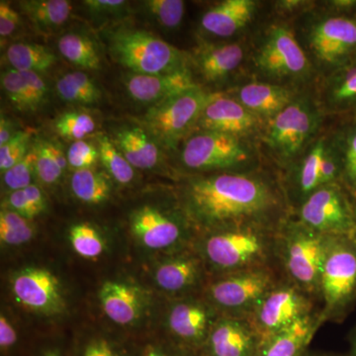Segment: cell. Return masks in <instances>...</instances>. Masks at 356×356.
<instances>
[{
  "mask_svg": "<svg viewBox=\"0 0 356 356\" xmlns=\"http://www.w3.org/2000/svg\"><path fill=\"white\" fill-rule=\"evenodd\" d=\"M184 203L204 233L243 227L277 229L291 215L284 187L254 172L192 178L185 185Z\"/></svg>",
  "mask_w": 356,
  "mask_h": 356,
  "instance_id": "cell-1",
  "label": "cell"
},
{
  "mask_svg": "<svg viewBox=\"0 0 356 356\" xmlns=\"http://www.w3.org/2000/svg\"><path fill=\"white\" fill-rule=\"evenodd\" d=\"M277 231L243 227L208 232L193 248L213 277L259 267L280 268L276 254Z\"/></svg>",
  "mask_w": 356,
  "mask_h": 356,
  "instance_id": "cell-2",
  "label": "cell"
},
{
  "mask_svg": "<svg viewBox=\"0 0 356 356\" xmlns=\"http://www.w3.org/2000/svg\"><path fill=\"white\" fill-rule=\"evenodd\" d=\"M331 236L322 235L291 215L281 225L276 254L283 277L318 301V285Z\"/></svg>",
  "mask_w": 356,
  "mask_h": 356,
  "instance_id": "cell-3",
  "label": "cell"
},
{
  "mask_svg": "<svg viewBox=\"0 0 356 356\" xmlns=\"http://www.w3.org/2000/svg\"><path fill=\"white\" fill-rule=\"evenodd\" d=\"M324 323H341L356 306V241L331 236L318 285Z\"/></svg>",
  "mask_w": 356,
  "mask_h": 356,
  "instance_id": "cell-4",
  "label": "cell"
},
{
  "mask_svg": "<svg viewBox=\"0 0 356 356\" xmlns=\"http://www.w3.org/2000/svg\"><path fill=\"white\" fill-rule=\"evenodd\" d=\"M278 267L248 269L213 277L203 291V297L220 316L250 318L255 307L281 280Z\"/></svg>",
  "mask_w": 356,
  "mask_h": 356,
  "instance_id": "cell-5",
  "label": "cell"
},
{
  "mask_svg": "<svg viewBox=\"0 0 356 356\" xmlns=\"http://www.w3.org/2000/svg\"><path fill=\"white\" fill-rule=\"evenodd\" d=\"M108 46L112 58L133 74H158L187 67L184 51L144 30L112 32Z\"/></svg>",
  "mask_w": 356,
  "mask_h": 356,
  "instance_id": "cell-6",
  "label": "cell"
},
{
  "mask_svg": "<svg viewBox=\"0 0 356 356\" xmlns=\"http://www.w3.org/2000/svg\"><path fill=\"white\" fill-rule=\"evenodd\" d=\"M292 211L297 221L322 235H355V197L343 184L321 187Z\"/></svg>",
  "mask_w": 356,
  "mask_h": 356,
  "instance_id": "cell-7",
  "label": "cell"
},
{
  "mask_svg": "<svg viewBox=\"0 0 356 356\" xmlns=\"http://www.w3.org/2000/svg\"><path fill=\"white\" fill-rule=\"evenodd\" d=\"M214 93L197 86L154 104L145 115L144 124L153 139L175 147L195 124Z\"/></svg>",
  "mask_w": 356,
  "mask_h": 356,
  "instance_id": "cell-8",
  "label": "cell"
},
{
  "mask_svg": "<svg viewBox=\"0 0 356 356\" xmlns=\"http://www.w3.org/2000/svg\"><path fill=\"white\" fill-rule=\"evenodd\" d=\"M240 138L202 131L189 138L181 159L189 170L199 172H248L252 156Z\"/></svg>",
  "mask_w": 356,
  "mask_h": 356,
  "instance_id": "cell-9",
  "label": "cell"
},
{
  "mask_svg": "<svg viewBox=\"0 0 356 356\" xmlns=\"http://www.w3.org/2000/svg\"><path fill=\"white\" fill-rule=\"evenodd\" d=\"M316 302L284 278L266 293L248 320L262 341L317 310Z\"/></svg>",
  "mask_w": 356,
  "mask_h": 356,
  "instance_id": "cell-10",
  "label": "cell"
},
{
  "mask_svg": "<svg viewBox=\"0 0 356 356\" xmlns=\"http://www.w3.org/2000/svg\"><path fill=\"white\" fill-rule=\"evenodd\" d=\"M318 116L307 100H293L270 119L266 142L282 161H291L318 127Z\"/></svg>",
  "mask_w": 356,
  "mask_h": 356,
  "instance_id": "cell-11",
  "label": "cell"
},
{
  "mask_svg": "<svg viewBox=\"0 0 356 356\" xmlns=\"http://www.w3.org/2000/svg\"><path fill=\"white\" fill-rule=\"evenodd\" d=\"M309 44L318 62L334 70L356 60V18L329 16L312 26Z\"/></svg>",
  "mask_w": 356,
  "mask_h": 356,
  "instance_id": "cell-12",
  "label": "cell"
},
{
  "mask_svg": "<svg viewBox=\"0 0 356 356\" xmlns=\"http://www.w3.org/2000/svg\"><path fill=\"white\" fill-rule=\"evenodd\" d=\"M255 64L269 76L298 79L310 70V62L291 30L274 26L255 55Z\"/></svg>",
  "mask_w": 356,
  "mask_h": 356,
  "instance_id": "cell-13",
  "label": "cell"
},
{
  "mask_svg": "<svg viewBox=\"0 0 356 356\" xmlns=\"http://www.w3.org/2000/svg\"><path fill=\"white\" fill-rule=\"evenodd\" d=\"M197 298L186 297L175 302L168 312V325L178 341L192 348H204L211 329L221 316L204 297Z\"/></svg>",
  "mask_w": 356,
  "mask_h": 356,
  "instance_id": "cell-14",
  "label": "cell"
},
{
  "mask_svg": "<svg viewBox=\"0 0 356 356\" xmlns=\"http://www.w3.org/2000/svg\"><path fill=\"white\" fill-rule=\"evenodd\" d=\"M13 292L16 300L33 311L56 315L64 311L65 301L60 282L43 268H26L14 276Z\"/></svg>",
  "mask_w": 356,
  "mask_h": 356,
  "instance_id": "cell-15",
  "label": "cell"
},
{
  "mask_svg": "<svg viewBox=\"0 0 356 356\" xmlns=\"http://www.w3.org/2000/svg\"><path fill=\"white\" fill-rule=\"evenodd\" d=\"M131 229L143 245L152 250L181 247L189 238L188 229L181 220L151 206H144L133 213Z\"/></svg>",
  "mask_w": 356,
  "mask_h": 356,
  "instance_id": "cell-16",
  "label": "cell"
},
{
  "mask_svg": "<svg viewBox=\"0 0 356 356\" xmlns=\"http://www.w3.org/2000/svg\"><path fill=\"white\" fill-rule=\"evenodd\" d=\"M261 339L248 318L221 316L206 341L207 356H257Z\"/></svg>",
  "mask_w": 356,
  "mask_h": 356,
  "instance_id": "cell-17",
  "label": "cell"
},
{
  "mask_svg": "<svg viewBox=\"0 0 356 356\" xmlns=\"http://www.w3.org/2000/svg\"><path fill=\"white\" fill-rule=\"evenodd\" d=\"M259 117L234 98L214 93L199 117L197 125L203 131L227 134L242 138L254 131Z\"/></svg>",
  "mask_w": 356,
  "mask_h": 356,
  "instance_id": "cell-18",
  "label": "cell"
},
{
  "mask_svg": "<svg viewBox=\"0 0 356 356\" xmlns=\"http://www.w3.org/2000/svg\"><path fill=\"white\" fill-rule=\"evenodd\" d=\"M207 273L197 252H182L159 264L156 282L161 289L172 294H188L198 288L204 291L209 282L205 280Z\"/></svg>",
  "mask_w": 356,
  "mask_h": 356,
  "instance_id": "cell-19",
  "label": "cell"
},
{
  "mask_svg": "<svg viewBox=\"0 0 356 356\" xmlns=\"http://www.w3.org/2000/svg\"><path fill=\"white\" fill-rule=\"evenodd\" d=\"M125 86L136 102L159 103L197 88L188 67L158 74H132L126 77Z\"/></svg>",
  "mask_w": 356,
  "mask_h": 356,
  "instance_id": "cell-20",
  "label": "cell"
},
{
  "mask_svg": "<svg viewBox=\"0 0 356 356\" xmlns=\"http://www.w3.org/2000/svg\"><path fill=\"white\" fill-rule=\"evenodd\" d=\"M323 324L320 310L314 311L264 339L257 356H302Z\"/></svg>",
  "mask_w": 356,
  "mask_h": 356,
  "instance_id": "cell-21",
  "label": "cell"
},
{
  "mask_svg": "<svg viewBox=\"0 0 356 356\" xmlns=\"http://www.w3.org/2000/svg\"><path fill=\"white\" fill-rule=\"evenodd\" d=\"M104 313L116 324H133L144 310V297L139 288L116 281H106L99 292Z\"/></svg>",
  "mask_w": 356,
  "mask_h": 356,
  "instance_id": "cell-22",
  "label": "cell"
},
{
  "mask_svg": "<svg viewBox=\"0 0 356 356\" xmlns=\"http://www.w3.org/2000/svg\"><path fill=\"white\" fill-rule=\"evenodd\" d=\"M255 9L252 0H225L204 13L201 27L215 36L231 37L252 20Z\"/></svg>",
  "mask_w": 356,
  "mask_h": 356,
  "instance_id": "cell-23",
  "label": "cell"
},
{
  "mask_svg": "<svg viewBox=\"0 0 356 356\" xmlns=\"http://www.w3.org/2000/svg\"><path fill=\"white\" fill-rule=\"evenodd\" d=\"M1 86L9 102L23 112L37 111L49 92L48 86L37 72L13 69L1 74Z\"/></svg>",
  "mask_w": 356,
  "mask_h": 356,
  "instance_id": "cell-24",
  "label": "cell"
},
{
  "mask_svg": "<svg viewBox=\"0 0 356 356\" xmlns=\"http://www.w3.org/2000/svg\"><path fill=\"white\" fill-rule=\"evenodd\" d=\"M236 100L257 117L273 119L293 102L289 89L264 83L245 84L238 89Z\"/></svg>",
  "mask_w": 356,
  "mask_h": 356,
  "instance_id": "cell-25",
  "label": "cell"
},
{
  "mask_svg": "<svg viewBox=\"0 0 356 356\" xmlns=\"http://www.w3.org/2000/svg\"><path fill=\"white\" fill-rule=\"evenodd\" d=\"M133 168L149 170L158 165L159 151L153 138L143 129L121 128L113 140Z\"/></svg>",
  "mask_w": 356,
  "mask_h": 356,
  "instance_id": "cell-26",
  "label": "cell"
},
{
  "mask_svg": "<svg viewBox=\"0 0 356 356\" xmlns=\"http://www.w3.org/2000/svg\"><path fill=\"white\" fill-rule=\"evenodd\" d=\"M243 56L245 51L238 44H212L198 51L196 63L204 79L214 81L238 69Z\"/></svg>",
  "mask_w": 356,
  "mask_h": 356,
  "instance_id": "cell-27",
  "label": "cell"
},
{
  "mask_svg": "<svg viewBox=\"0 0 356 356\" xmlns=\"http://www.w3.org/2000/svg\"><path fill=\"white\" fill-rule=\"evenodd\" d=\"M19 7L42 31H51L64 25L72 13V4L67 0H26L19 2Z\"/></svg>",
  "mask_w": 356,
  "mask_h": 356,
  "instance_id": "cell-28",
  "label": "cell"
},
{
  "mask_svg": "<svg viewBox=\"0 0 356 356\" xmlns=\"http://www.w3.org/2000/svg\"><path fill=\"white\" fill-rule=\"evenodd\" d=\"M6 60L18 72H44L57 63V56L43 44L19 42L6 50Z\"/></svg>",
  "mask_w": 356,
  "mask_h": 356,
  "instance_id": "cell-29",
  "label": "cell"
},
{
  "mask_svg": "<svg viewBox=\"0 0 356 356\" xmlns=\"http://www.w3.org/2000/svg\"><path fill=\"white\" fill-rule=\"evenodd\" d=\"M325 100L336 111L356 110V60L334 70L325 88Z\"/></svg>",
  "mask_w": 356,
  "mask_h": 356,
  "instance_id": "cell-30",
  "label": "cell"
},
{
  "mask_svg": "<svg viewBox=\"0 0 356 356\" xmlns=\"http://www.w3.org/2000/svg\"><path fill=\"white\" fill-rule=\"evenodd\" d=\"M58 95L65 102L92 105L102 99V90L83 72H67L56 83Z\"/></svg>",
  "mask_w": 356,
  "mask_h": 356,
  "instance_id": "cell-31",
  "label": "cell"
},
{
  "mask_svg": "<svg viewBox=\"0 0 356 356\" xmlns=\"http://www.w3.org/2000/svg\"><path fill=\"white\" fill-rule=\"evenodd\" d=\"M58 48L63 57L81 69L96 70L102 67L95 44L83 35L67 33L58 40Z\"/></svg>",
  "mask_w": 356,
  "mask_h": 356,
  "instance_id": "cell-32",
  "label": "cell"
},
{
  "mask_svg": "<svg viewBox=\"0 0 356 356\" xmlns=\"http://www.w3.org/2000/svg\"><path fill=\"white\" fill-rule=\"evenodd\" d=\"M36 153V175L42 184H57L64 175L67 163L63 149L50 140H40L33 145Z\"/></svg>",
  "mask_w": 356,
  "mask_h": 356,
  "instance_id": "cell-33",
  "label": "cell"
},
{
  "mask_svg": "<svg viewBox=\"0 0 356 356\" xmlns=\"http://www.w3.org/2000/svg\"><path fill=\"white\" fill-rule=\"evenodd\" d=\"M72 193L81 202L100 204L106 201L111 191L108 178L91 168L74 170L70 179Z\"/></svg>",
  "mask_w": 356,
  "mask_h": 356,
  "instance_id": "cell-34",
  "label": "cell"
},
{
  "mask_svg": "<svg viewBox=\"0 0 356 356\" xmlns=\"http://www.w3.org/2000/svg\"><path fill=\"white\" fill-rule=\"evenodd\" d=\"M99 159L107 172L121 184H128L134 179V168L118 147L107 136L100 135L97 139Z\"/></svg>",
  "mask_w": 356,
  "mask_h": 356,
  "instance_id": "cell-35",
  "label": "cell"
},
{
  "mask_svg": "<svg viewBox=\"0 0 356 356\" xmlns=\"http://www.w3.org/2000/svg\"><path fill=\"white\" fill-rule=\"evenodd\" d=\"M34 236L29 219L13 210L4 209L0 213V240L7 245H19L29 242Z\"/></svg>",
  "mask_w": 356,
  "mask_h": 356,
  "instance_id": "cell-36",
  "label": "cell"
},
{
  "mask_svg": "<svg viewBox=\"0 0 356 356\" xmlns=\"http://www.w3.org/2000/svg\"><path fill=\"white\" fill-rule=\"evenodd\" d=\"M70 241L77 254L92 259L104 252V241L97 229L86 222L76 224L70 229Z\"/></svg>",
  "mask_w": 356,
  "mask_h": 356,
  "instance_id": "cell-37",
  "label": "cell"
},
{
  "mask_svg": "<svg viewBox=\"0 0 356 356\" xmlns=\"http://www.w3.org/2000/svg\"><path fill=\"white\" fill-rule=\"evenodd\" d=\"M54 127L60 137L76 142L95 132V121L86 112L69 111L58 117Z\"/></svg>",
  "mask_w": 356,
  "mask_h": 356,
  "instance_id": "cell-38",
  "label": "cell"
},
{
  "mask_svg": "<svg viewBox=\"0 0 356 356\" xmlns=\"http://www.w3.org/2000/svg\"><path fill=\"white\" fill-rule=\"evenodd\" d=\"M343 168L341 182L351 195L356 196V124L343 133L337 147Z\"/></svg>",
  "mask_w": 356,
  "mask_h": 356,
  "instance_id": "cell-39",
  "label": "cell"
},
{
  "mask_svg": "<svg viewBox=\"0 0 356 356\" xmlns=\"http://www.w3.org/2000/svg\"><path fill=\"white\" fill-rule=\"evenodd\" d=\"M144 6L159 24L168 29L179 27L184 19L185 6L181 0H147Z\"/></svg>",
  "mask_w": 356,
  "mask_h": 356,
  "instance_id": "cell-40",
  "label": "cell"
},
{
  "mask_svg": "<svg viewBox=\"0 0 356 356\" xmlns=\"http://www.w3.org/2000/svg\"><path fill=\"white\" fill-rule=\"evenodd\" d=\"M36 153L32 146L25 158L3 173L4 184L9 191H22L33 184V177L36 175Z\"/></svg>",
  "mask_w": 356,
  "mask_h": 356,
  "instance_id": "cell-41",
  "label": "cell"
},
{
  "mask_svg": "<svg viewBox=\"0 0 356 356\" xmlns=\"http://www.w3.org/2000/svg\"><path fill=\"white\" fill-rule=\"evenodd\" d=\"M31 140V132L19 131L13 139L0 147V170L2 173L25 158L33 146Z\"/></svg>",
  "mask_w": 356,
  "mask_h": 356,
  "instance_id": "cell-42",
  "label": "cell"
},
{
  "mask_svg": "<svg viewBox=\"0 0 356 356\" xmlns=\"http://www.w3.org/2000/svg\"><path fill=\"white\" fill-rule=\"evenodd\" d=\"M98 158V149L83 140L72 142L67 154V163L74 170L91 168Z\"/></svg>",
  "mask_w": 356,
  "mask_h": 356,
  "instance_id": "cell-43",
  "label": "cell"
},
{
  "mask_svg": "<svg viewBox=\"0 0 356 356\" xmlns=\"http://www.w3.org/2000/svg\"><path fill=\"white\" fill-rule=\"evenodd\" d=\"M6 205L9 210H13L29 220L39 215L38 211L26 195L24 189L10 192L7 197Z\"/></svg>",
  "mask_w": 356,
  "mask_h": 356,
  "instance_id": "cell-44",
  "label": "cell"
},
{
  "mask_svg": "<svg viewBox=\"0 0 356 356\" xmlns=\"http://www.w3.org/2000/svg\"><path fill=\"white\" fill-rule=\"evenodd\" d=\"M20 23L18 11L6 1L0 2V36L8 37L17 29Z\"/></svg>",
  "mask_w": 356,
  "mask_h": 356,
  "instance_id": "cell-45",
  "label": "cell"
},
{
  "mask_svg": "<svg viewBox=\"0 0 356 356\" xmlns=\"http://www.w3.org/2000/svg\"><path fill=\"white\" fill-rule=\"evenodd\" d=\"M84 6L88 9L89 13L97 15H111L120 11L126 6L123 0H86Z\"/></svg>",
  "mask_w": 356,
  "mask_h": 356,
  "instance_id": "cell-46",
  "label": "cell"
},
{
  "mask_svg": "<svg viewBox=\"0 0 356 356\" xmlns=\"http://www.w3.org/2000/svg\"><path fill=\"white\" fill-rule=\"evenodd\" d=\"M17 341V334L9 323L6 317L1 315L0 317V346L2 350H7L15 344Z\"/></svg>",
  "mask_w": 356,
  "mask_h": 356,
  "instance_id": "cell-47",
  "label": "cell"
},
{
  "mask_svg": "<svg viewBox=\"0 0 356 356\" xmlns=\"http://www.w3.org/2000/svg\"><path fill=\"white\" fill-rule=\"evenodd\" d=\"M83 356H120L107 341H95L84 350Z\"/></svg>",
  "mask_w": 356,
  "mask_h": 356,
  "instance_id": "cell-48",
  "label": "cell"
},
{
  "mask_svg": "<svg viewBox=\"0 0 356 356\" xmlns=\"http://www.w3.org/2000/svg\"><path fill=\"white\" fill-rule=\"evenodd\" d=\"M24 191L33 206L36 208L39 214H41L46 209V200H44L43 192L35 184L30 185L24 189Z\"/></svg>",
  "mask_w": 356,
  "mask_h": 356,
  "instance_id": "cell-49",
  "label": "cell"
},
{
  "mask_svg": "<svg viewBox=\"0 0 356 356\" xmlns=\"http://www.w3.org/2000/svg\"><path fill=\"white\" fill-rule=\"evenodd\" d=\"M18 132L19 131L16 130L13 122L2 115L1 120H0V147L3 146L8 140L13 139Z\"/></svg>",
  "mask_w": 356,
  "mask_h": 356,
  "instance_id": "cell-50",
  "label": "cell"
},
{
  "mask_svg": "<svg viewBox=\"0 0 356 356\" xmlns=\"http://www.w3.org/2000/svg\"><path fill=\"white\" fill-rule=\"evenodd\" d=\"M306 4V1H300V0H283V1L276 2L278 10L283 13H291L299 9L300 7L305 6Z\"/></svg>",
  "mask_w": 356,
  "mask_h": 356,
  "instance_id": "cell-51",
  "label": "cell"
},
{
  "mask_svg": "<svg viewBox=\"0 0 356 356\" xmlns=\"http://www.w3.org/2000/svg\"><path fill=\"white\" fill-rule=\"evenodd\" d=\"M332 8L341 13H348L356 8V0H334L330 2Z\"/></svg>",
  "mask_w": 356,
  "mask_h": 356,
  "instance_id": "cell-52",
  "label": "cell"
},
{
  "mask_svg": "<svg viewBox=\"0 0 356 356\" xmlns=\"http://www.w3.org/2000/svg\"><path fill=\"white\" fill-rule=\"evenodd\" d=\"M177 353H170V351H166L159 350V348H149L145 353L144 356H184L182 355H177Z\"/></svg>",
  "mask_w": 356,
  "mask_h": 356,
  "instance_id": "cell-53",
  "label": "cell"
},
{
  "mask_svg": "<svg viewBox=\"0 0 356 356\" xmlns=\"http://www.w3.org/2000/svg\"><path fill=\"white\" fill-rule=\"evenodd\" d=\"M348 343H350V350H348V356H356V324L351 329L350 334H348Z\"/></svg>",
  "mask_w": 356,
  "mask_h": 356,
  "instance_id": "cell-54",
  "label": "cell"
},
{
  "mask_svg": "<svg viewBox=\"0 0 356 356\" xmlns=\"http://www.w3.org/2000/svg\"><path fill=\"white\" fill-rule=\"evenodd\" d=\"M302 356H348V353L341 355V353H317V351L307 350Z\"/></svg>",
  "mask_w": 356,
  "mask_h": 356,
  "instance_id": "cell-55",
  "label": "cell"
},
{
  "mask_svg": "<svg viewBox=\"0 0 356 356\" xmlns=\"http://www.w3.org/2000/svg\"><path fill=\"white\" fill-rule=\"evenodd\" d=\"M44 356H60V355H58L57 353H54V351H49V353H47Z\"/></svg>",
  "mask_w": 356,
  "mask_h": 356,
  "instance_id": "cell-56",
  "label": "cell"
},
{
  "mask_svg": "<svg viewBox=\"0 0 356 356\" xmlns=\"http://www.w3.org/2000/svg\"><path fill=\"white\" fill-rule=\"evenodd\" d=\"M353 238H355V240L356 241V196H355V235H353Z\"/></svg>",
  "mask_w": 356,
  "mask_h": 356,
  "instance_id": "cell-57",
  "label": "cell"
}]
</instances>
